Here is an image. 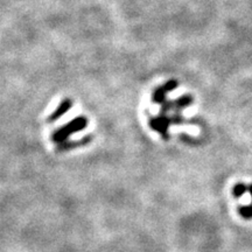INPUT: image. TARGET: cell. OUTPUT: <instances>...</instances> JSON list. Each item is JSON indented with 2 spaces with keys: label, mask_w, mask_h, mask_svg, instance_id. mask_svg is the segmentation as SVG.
Masks as SVG:
<instances>
[{
  "label": "cell",
  "mask_w": 252,
  "mask_h": 252,
  "mask_svg": "<svg viewBox=\"0 0 252 252\" xmlns=\"http://www.w3.org/2000/svg\"><path fill=\"white\" fill-rule=\"evenodd\" d=\"M88 124H89V121H88L87 117H83V116L71 119L68 124L61 126L52 134V141L58 145L64 143V141L69 139L70 135L87 128Z\"/></svg>",
  "instance_id": "obj_1"
},
{
  "label": "cell",
  "mask_w": 252,
  "mask_h": 252,
  "mask_svg": "<svg viewBox=\"0 0 252 252\" xmlns=\"http://www.w3.org/2000/svg\"><path fill=\"white\" fill-rule=\"evenodd\" d=\"M186 121L184 117L180 115V112L176 111L174 116H167V113H160L157 117H153L150 119L149 125L151 128H153L154 131H157L158 133L162 135V138L165 140L169 139L168 134V127L173 124H185Z\"/></svg>",
  "instance_id": "obj_2"
},
{
  "label": "cell",
  "mask_w": 252,
  "mask_h": 252,
  "mask_svg": "<svg viewBox=\"0 0 252 252\" xmlns=\"http://www.w3.org/2000/svg\"><path fill=\"white\" fill-rule=\"evenodd\" d=\"M178 87H179V82L175 80H169L167 81L165 84H162V86L158 87L157 89L153 91V94H152L153 103L160 104V105H161V104L166 102V94L176 89Z\"/></svg>",
  "instance_id": "obj_3"
},
{
  "label": "cell",
  "mask_w": 252,
  "mask_h": 252,
  "mask_svg": "<svg viewBox=\"0 0 252 252\" xmlns=\"http://www.w3.org/2000/svg\"><path fill=\"white\" fill-rule=\"evenodd\" d=\"M71 108H72V100L69 98H64L61 103H60L58 109H56L55 111L53 112L48 118H47V121H48V123L56 122L58 119L63 117V116H64Z\"/></svg>",
  "instance_id": "obj_4"
},
{
  "label": "cell",
  "mask_w": 252,
  "mask_h": 252,
  "mask_svg": "<svg viewBox=\"0 0 252 252\" xmlns=\"http://www.w3.org/2000/svg\"><path fill=\"white\" fill-rule=\"evenodd\" d=\"M91 139H93V137H91V135H87V137L82 138V139L76 140V141L67 140V141H64V143L59 144L58 151H59V152H62V151H70L72 149H76V147L84 146V145L89 144Z\"/></svg>",
  "instance_id": "obj_5"
},
{
  "label": "cell",
  "mask_w": 252,
  "mask_h": 252,
  "mask_svg": "<svg viewBox=\"0 0 252 252\" xmlns=\"http://www.w3.org/2000/svg\"><path fill=\"white\" fill-rule=\"evenodd\" d=\"M191 103H193V97H191L190 94H184V96H181L180 98L174 100V109L176 111L180 112L182 109L191 105Z\"/></svg>",
  "instance_id": "obj_6"
},
{
  "label": "cell",
  "mask_w": 252,
  "mask_h": 252,
  "mask_svg": "<svg viewBox=\"0 0 252 252\" xmlns=\"http://www.w3.org/2000/svg\"><path fill=\"white\" fill-rule=\"evenodd\" d=\"M247 191H249V187L247 185L237 184V185H235L234 189H232V195H234L235 197L239 198L241 196H243Z\"/></svg>",
  "instance_id": "obj_7"
},
{
  "label": "cell",
  "mask_w": 252,
  "mask_h": 252,
  "mask_svg": "<svg viewBox=\"0 0 252 252\" xmlns=\"http://www.w3.org/2000/svg\"><path fill=\"white\" fill-rule=\"evenodd\" d=\"M238 213L243 219L245 220H252V206H239L238 207Z\"/></svg>",
  "instance_id": "obj_8"
},
{
  "label": "cell",
  "mask_w": 252,
  "mask_h": 252,
  "mask_svg": "<svg viewBox=\"0 0 252 252\" xmlns=\"http://www.w3.org/2000/svg\"><path fill=\"white\" fill-rule=\"evenodd\" d=\"M249 193H250V195H251V198H252V184L249 186ZM251 206H252V203H251Z\"/></svg>",
  "instance_id": "obj_9"
}]
</instances>
